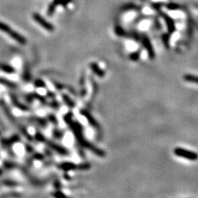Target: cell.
Instances as JSON below:
<instances>
[{
  "instance_id": "cell-17",
  "label": "cell",
  "mask_w": 198,
  "mask_h": 198,
  "mask_svg": "<svg viewBox=\"0 0 198 198\" xmlns=\"http://www.w3.org/2000/svg\"><path fill=\"white\" fill-rule=\"evenodd\" d=\"M56 6L55 4H54L53 2H51L50 5H49V7H48V10H47V14L49 16H51L52 15L54 14V12H55V10H56Z\"/></svg>"
},
{
  "instance_id": "cell-2",
  "label": "cell",
  "mask_w": 198,
  "mask_h": 198,
  "mask_svg": "<svg viewBox=\"0 0 198 198\" xmlns=\"http://www.w3.org/2000/svg\"><path fill=\"white\" fill-rule=\"evenodd\" d=\"M0 106H1L2 108V109L4 110V112H5V113L6 114V115H7V117L8 118V119L10 120V121L12 122V123L16 127H17V128H18V130H19L21 132L23 133V134L24 135L25 137H27V139H29L30 140H32V137H31V136L30 134H28V132L27 131L26 128H24V127L22 126V125H21L20 123H18L16 121V118H14L13 115H12V114L11 113V112L10 111L9 108L7 107V106L6 105L5 102H4L3 101H0Z\"/></svg>"
},
{
  "instance_id": "cell-16",
  "label": "cell",
  "mask_w": 198,
  "mask_h": 198,
  "mask_svg": "<svg viewBox=\"0 0 198 198\" xmlns=\"http://www.w3.org/2000/svg\"><path fill=\"white\" fill-rule=\"evenodd\" d=\"M73 2V0H54L52 2L56 6H59V5H62V6H66L68 4L71 3Z\"/></svg>"
},
{
  "instance_id": "cell-18",
  "label": "cell",
  "mask_w": 198,
  "mask_h": 198,
  "mask_svg": "<svg viewBox=\"0 0 198 198\" xmlns=\"http://www.w3.org/2000/svg\"><path fill=\"white\" fill-rule=\"evenodd\" d=\"M34 85L35 87H41V88H42V87H46V83L43 82V80L39 79H37L36 80L34 81Z\"/></svg>"
},
{
  "instance_id": "cell-11",
  "label": "cell",
  "mask_w": 198,
  "mask_h": 198,
  "mask_svg": "<svg viewBox=\"0 0 198 198\" xmlns=\"http://www.w3.org/2000/svg\"><path fill=\"white\" fill-rule=\"evenodd\" d=\"M26 99L29 101H32V100H39L40 101L42 102L43 104H46V100L44 97H43L42 95H40L37 93H32V94H29L27 95Z\"/></svg>"
},
{
  "instance_id": "cell-15",
  "label": "cell",
  "mask_w": 198,
  "mask_h": 198,
  "mask_svg": "<svg viewBox=\"0 0 198 198\" xmlns=\"http://www.w3.org/2000/svg\"><path fill=\"white\" fill-rule=\"evenodd\" d=\"M62 99L64 100V101L65 102V104H67L68 107H75V103L74 101L70 99V98L66 94H62Z\"/></svg>"
},
{
  "instance_id": "cell-5",
  "label": "cell",
  "mask_w": 198,
  "mask_h": 198,
  "mask_svg": "<svg viewBox=\"0 0 198 198\" xmlns=\"http://www.w3.org/2000/svg\"><path fill=\"white\" fill-rule=\"evenodd\" d=\"M32 18L35 20V22H37L39 25H41L45 30L49 31V32H52V31L55 30L54 25L47 22L44 18L42 17L40 14L37 13V12H35V13L32 14Z\"/></svg>"
},
{
  "instance_id": "cell-19",
  "label": "cell",
  "mask_w": 198,
  "mask_h": 198,
  "mask_svg": "<svg viewBox=\"0 0 198 198\" xmlns=\"http://www.w3.org/2000/svg\"><path fill=\"white\" fill-rule=\"evenodd\" d=\"M52 195L54 196V197L55 198H68L67 197V196L65 195L64 194H62V192H60V191H58L52 194Z\"/></svg>"
},
{
  "instance_id": "cell-12",
  "label": "cell",
  "mask_w": 198,
  "mask_h": 198,
  "mask_svg": "<svg viewBox=\"0 0 198 198\" xmlns=\"http://www.w3.org/2000/svg\"><path fill=\"white\" fill-rule=\"evenodd\" d=\"M0 70L5 73H7V74H13L15 72V69H14L12 66L5 63H2V62H0Z\"/></svg>"
},
{
  "instance_id": "cell-3",
  "label": "cell",
  "mask_w": 198,
  "mask_h": 198,
  "mask_svg": "<svg viewBox=\"0 0 198 198\" xmlns=\"http://www.w3.org/2000/svg\"><path fill=\"white\" fill-rule=\"evenodd\" d=\"M0 30L2 31L3 32L6 33V34L9 35L10 37H11L14 41H17L18 43L22 45H25L27 43V40L24 36H22V35H20L19 33H18L16 31L13 30L11 27H10L7 24H5V23L0 22Z\"/></svg>"
},
{
  "instance_id": "cell-14",
  "label": "cell",
  "mask_w": 198,
  "mask_h": 198,
  "mask_svg": "<svg viewBox=\"0 0 198 198\" xmlns=\"http://www.w3.org/2000/svg\"><path fill=\"white\" fill-rule=\"evenodd\" d=\"M183 79L185 82L189 83H194V84L198 85V76H194V75H185L183 76Z\"/></svg>"
},
{
  "instance_id": "cell-8",
  "label": "cell",
  "mask_w": 198,
  "mask_h": 198,
  "mask_svg": "<svg viewBox=\"0 0 198 198\" xmlns=\"http://www.w3.org/2000/svg\"><path fill=\"white\" fill-rule=\"evenodd\" d=\"M89 67H90V69L92 70V71L94 73L95 75H97L98 76L104 77V76H105V72H104L102 69H101L99 66V65L95 63V62H92V63H90V65H89Z\"/></svg>"
},
{
  "instance_id": "cell-4",
  "label": "cell",
  "mask_w": 198,
  "mask_h": 198,
  "mask_svg": "<svg viewBox=\"0 0 198 198\" xmlns=\"http://www.w3.org/2000/svg\"><path fill=\"white\" fill-rule=\"evenodd\" d=\"M173 153L178 157L186 158V159L190 160V161H196L198 159L197 153H196L195 152L182 148V147H176L174 149Z\"/></svg>"
},
{
  "instance_id": "cell-7",
  "label": "cell",
  "mask_w": 198,
  "mask_h": 198,
  "mask_svg": "<svg viewBox=\"0 0 198 198\" xmlns=\"http://www.w3.org/2000/svg\"><path fill=\"white\" fill-rule=\"evenodd\" d=\"M10 95L12 104H13V105L15 106V107L18 108V109L21 110H23V111H29V110H30V108L27 107L24 104H22L19 101H18L17 97H16L15 95L12 94V93H10Z\"/></svg>"
},
{
  "instance_id": "cell-13",
  "label": "cell",
  "mask_w": 198,
  "mask_h": 198,
  "mask_svg": "<svg viewBox=\"0 0 198 198\" xmlns=\"http://www.w3.org/2000/svg\"><path fill=\"white\" fill-rule=\"evenodd\" d=\"M0 84L5 85V86L9 87V88L11 89H14L17 87V85L15 84L14 82H11V81L7 80V79H4V78H1L0 77Z\"/></svg>"
},
{
  "instance_id": "cell-10",
  "label": "cell",
  "mask_w": 198,
  "mask_h": 198,
  "mask_svg": "<svg viewBox=\"0 0 198 198\" xmlns=\"http://www.w3.org/2000/svg\"><path fill=\"white\" fill-rule=\"evenodd\" d=\"M22 79L24 82H30L31 79V73L30 70V66L28 64H25L24 66V70L22 72Z\"/></svg>"
},
{
  "instance_id": "cell-6",
  "label": "cell",
  "mask_w": 198,
  "mask_h": 198,
  "mask_svg": "<svg viewBox=\"0 0 198 198\" xmlns=\"http://www.w3.org/2000/svg\"><path fill=\"white\" fill-rule=\"evenodd\" d=\"M89 167V166L87 164H85L83 165H76V164L73 163H62L60 165V168L62 170L68 171V170H76V169H82V170H87Z\"/></svg>"
},
{
  "instance_id": "cell-9",
  "label": "cell",
  "mask_w": 198,
  "mask_h": 198,
  "mask_svg": "<svg viewBox=\"0 0 198 198\" xmlns=\"http://www.w3.org/2000/svg\"><path fill=\"white\" fill-rule=\"evenodd\" d=\"M81 112H82V114H83V115H84L85 118H86L87 120H88L89 123L92 125V126H93L95 128H99V124L96 121H95V119L90 115V114H89L88 112L86 111V110H82Z\"/></svg>"
},
{
  "instance_id": "cell-20",
  "label": "cell",
  "mask_w": 198,
  "mask_h": 198,
  "mask_svg": "<svg viewBox=\"0 0 198 198\" xmlns=\"http://www.w3.org/2000/svg\"><path fill=\"white\" fill-rule=\"evenodd\" d=\"M191 9H193V14H196V15H195V16L196 20H197L196 22H197V25H198V6L194 7L193 8L191 7Z\"/></svg>"
},
{
  "instance_id": "cell-1",
  "label": "cell",
  "mask_w": 198,
  "mask_h": 198,
  "mask_svg": "<svg viewBox=\"0 0 198 198\" xmlns=\"http://www.w3.org/2000/svg\"><path fill=\"white\" fill-rule=\"evenodd\" d=\"M64 118L65 122L68 124V126H70L71 130L74 131V134L76 137L77 141L80 143V145H82L83 147L89 149V151H93V153L98 156H105V152L101 151V149L98 148V147L94 146V145H91V143H89L88 141L85 139L82 130V126H80L79 123H77L76 121H73L72 112H68V114H66V115L65 116Z\"/></svg>"
}]
</instances>
